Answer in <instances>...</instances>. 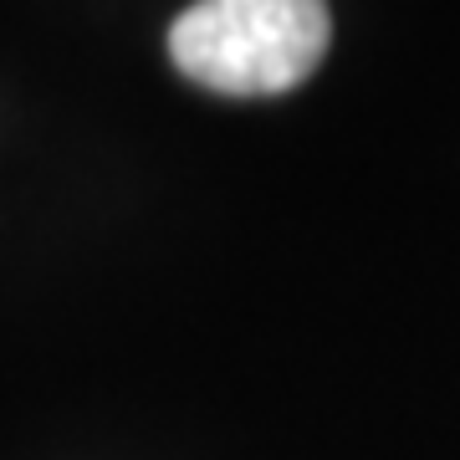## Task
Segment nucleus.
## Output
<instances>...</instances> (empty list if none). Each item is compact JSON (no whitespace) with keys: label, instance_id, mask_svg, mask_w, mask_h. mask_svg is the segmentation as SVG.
Masks as SVG:
<instances>
[{"label":"nucleus","instance_id":"1","mask_svg":"<svg viewBox=\"0 0 460 460\" xmlns=\"http://www.w3.org/2000/svg\"><path fill=\"white\" fill-rule=\"evenodd\" d=\"M332 41L328 0H195L169 26V57L226 98H277L307 83Z\"/></svg>","mask_w":460,"mask_h":460}]
</instances>
